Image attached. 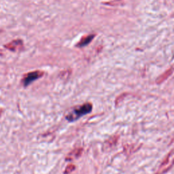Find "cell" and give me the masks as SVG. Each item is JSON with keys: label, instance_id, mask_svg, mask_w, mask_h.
Wrapping results in <instances>:
<instances>
[{"label": "cell", "instance_id": "6", "mask_svg": "<svg viewBox=\"0 0 174 174\" xmlns=\"http://www.w3.org/2000/svg\"><path fill=\"white\" fill-rule=\"evenodd\" d=\"M118 140V136H117V135H115V136L110 137V139L106 140V142L104 143L103 148H106V150L108 148H111L113 146H114L117 144Z\"/></svg>", "mask_w": 174, "mask_h": 174}, {"label": "cell", "instance_id": "10", "mask_svg": "<svg viewBox=\"0 0 174 174\" xmlns=\"http://www.w3.org/2000/svg\"><path fill=\"white\" fill-rule=\"evenodd\" d=\"M71 74V70H66L65 71H63V72L61 73L60 74V77L62 78H64L65 76H67V77H69V76H70Z\"/></svg>", "mask_w": 174, "mask_h": 174}, {"label": "cell", "instance_id": "7", "mask_svg": "<svg viewBox=\"0 0 174 174\" xmlns=\"http://www.w3.org/2000/svg\"><path fill=\"white\" fill-rule=\"evenodd\" d=\"M173 71V69H170V70H167L165 73L163 74L162 75L160 76L159 78H157L156 81V83L159 84H161L162 82H163L165 80H167L168 78H169V76L172 75Z\"/></svg>", "mask_w": 174, "mask_h": 174}, {"label": "cell", "instance_id": "1", "mask_svg": "<svg viewBox=\"0 0 174 174\" xmlns=\"http://www.w3.org/2000/svg\"><path fill=\"white\" fill-rule=\"evenodd\" d=\"M93 110V105L90 103H85L81 106L74 107L70 112L66 115L65 118L69 122H74L79 118L91 112Z\"/></svg>", "mask_w": 174, "mask_h": 174}, {"label": "cell", "instance_id": "11", "mask_svg": "<svg viewBox=\"0 0 174 174\" xmlns=\"http://www.w3.org/2000/svg\"><path fill=\"white\" fill-rule=\"evenodd\" d=\"M2 30H0V33H2Z\"/></svg>", "mask_w": 174, "mask_h": 174}, {"label": "cell", "instance_id": "2", "mask_svg": "<svg viewBox=\"0 0 174 174\" xmlns=\"http://www.w3.org/2000/svg\"><path fill=\"white\" fill-rule=\"evenodd\" d=\"M44 71H40V70H35L33 71H30V72L27 73L22 78V84L23 85V87H27L29 85L31 84L33 82L37 80L44 76Z\"/></svg>", "mask_w": 174, "mask_h": 174}, {"label": "cell", "instance_id": "5", "mask_svg": "<svg viewBox=\"0 0 174 174\" xmlns=\"http://www.w3.org/2000/svg\"><path fill=\"white\" fill-rule=\"evenodd\" d=\"M95 34H90L87 35V36L83 37L80 40V41L76 44V47H77V48H83V47L87 46L92 42V40L95 38Z\"/></svg>", "mask_w": 174, "mask_h": 174}, {"label": "cell", "instance_id": "8", "mask_svg": "<svg viewBox=\"0 0 174 174\" xmlns=\"http://www.w3.org/2000/svg\"><path fill=\"white\" fill-rule=\"evenodd\" d=\"M75 169H76L75 165H73V164H70L65 167L63 173L64 174H70L71 173H72L74 170H75Z\"/></svg>", "mask_w": 174, "mask_h": 174}, {"label": "cell", "instance_id": "9", "mask_svg": "<svg viewBox=\"0 0 174 174\" xmlns=\"http://www.w3.org/2000/svg\"><path fill=\"white\" fill-rule=\"evenodd\" d=\"M120 3H123V0H112L111 2L104 3L106 5H118L120 4Z\"/></svg>", "mask_w": 174, "mask_h": 174}, {"label": "cell", "instance_id": "4", "mask_svg": "<svg viewBox=\"0 0 174 174\" xmlns=\"http://www.w3.org/2000/svg\"><path fill=\"white\" fill-rule=\"evenodd\" d=\"M84 149L80 147L76 148L74 149L73 150H71L70 153H69L67 156L65 157V161H71L73 160H76L77 159L80 158L81 155L83 153Z\"/></svg>", "mask_w": 174, "mask_h": 174}, {"label": "cell", "instance_id": "3", "mask_svg": "<svg viewBox=\"0 0 174 174\" xmlns=\"http://www.w3.org/2000/svg\"><path fill=\"white\" fill-rule=\"evenodd\" d=\"M4 48L12 52H20L24 49L23 41L19 39L14 40L12 42L5 44Z\"/></svg>", "mask_w": 174, "mask_h": 174}]
</instances>
